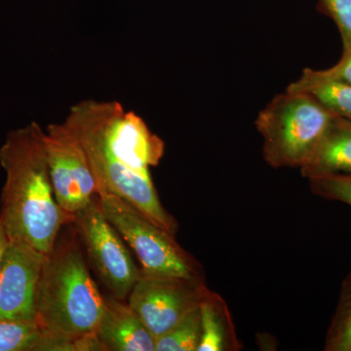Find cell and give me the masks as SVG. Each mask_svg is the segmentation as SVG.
<instances>
[{"instance_id": "obj_8", "label": "cell", "mask_w": 351, "mask_h": 351, "mask_svg": "<svg viewBox=\"0 0 351 351\" xmlns=\"http://www.w3.org/2000/svg\"><path fill=\"white\" fill-rule=\"evenodd\" d=\"M44 145L59 206L75 216L97 196V182L82 145L64 123L48 125Z\"/></svg>"}, {"instance_id": "obj_15", "label": "cell", "mask_w": 351, "mask_h": 351, "mask_svg": "<svg viewBox=\"0 0 351 351\" xmlns=\"http://www.w3.org/2000/svg\"><path fill=\"white\" fill-rule=\"evenodd\" d=\"M201 339L199 306L156 339V351H197Z\"/></svg>"}, {"instance_id": "obj_14", "label": "cell", "mask_w": 351, "mask_h": 351, "mask_svg": "<svg viewBox=\"0 0 351 351\" xmlns=\"http://www.w3.org/2000/svg\"><path fill=\"white\" fill-rule=\"evenodd\" d=\"M325 351H351V272L341 284L336 311L328 328Z\"/></svg>"}, {"instance_id": "obj_16", "label": "cell", "mask_w": 351, "mask_h": 351, "mask_svg": "<svg viewBox=\"0 0 351 351\" xmlns=\"http://www.w3.org/2000/svg\"><path fill=\"white\" fill-rule=\"evenodd\" d=\"M43 338L36 321L0 320V351H40Z\"/></svg>"}, {"instance_id": "obj_2", "label": "cell", "mask_w": 351, "mask_h": 351, "mask_svg": "<svg viewBox=\"0 0 351 351\" xmlns=\"http://www.w3.org/2000/svg\"><path fill=\"white\" fill-rule=\"evenodd\" d=\"M6 180L0 221L7 239L22 242L44 255L54 248L60 230L75 216L58 204L44 145V130L32 121L7 135L0 147Z\"/></svg>"}, {"instance_id": "obj_10", "label": "cell", "mask_w": 351, "mask_h": 351, "mask_svg": "<svg viewBox=\"0 0 351 351\" xmlns=\"http://www.w3.org/2000/svg\"><path fill=\"white\" fill-rule=\"evenodd\" d=\"M96 337L104 351H156V339L128 302L106 298Z\"/></svg>"}, {"instance_id": "obj_13", "label": "cell", "mask_w": 351, "mask_h": 351, "mask_svg": "<svg viewBox=\"0 0 351 351\" xmlns=\"http://www.w3.org/2000/svg\"><path fill=\"white\" fill-rule=\"evenodd\" d=\"M288 91L311 95L332 114L351 120V85L322 75L319 71L306 69Z\"/></svg>"}, {"instance_id": "obj_1", "label": "cell", "mask_w": 351, "mask_h": 351, "mask_svg": "<svg viewBox=\"0 0 351 351\" xmlns=\"http://www.w3.org/2000/svg\"><path fill=\"white\" fill-rule=\"evenodd\" d=\"M63 123L86 154L97 195L119 196L176 234L177 221L161 204L149 171L162 158L165 145L140 115L117 101L84 100L69 108Z\"/></svg>"}, {"instance_id": "obj_3", "label": "cell", "mask_w": 351, "mask_h": 351, "mask_svg": "<svg viewBox=\"0 0 351 351\" xmlns=\"http://www.w3.org/2000/svg\"><path fill=\"white\" fill-rule=\"evenodd\" d=\"M105 304L77 240L56 241L46 256L36 291V322L44 334L73 341L94 336Z\"/></svg>"}, {"instance_id": "obj_12", "label": "cell", "mask_w": 351, "mask_h": 351, "mask_svg": "<svg viewBox=\"0 0 351 351\" xmlns=\"http://www.w3.org/2000/svg\"><path fill=\"white\" fill-rule=\"evenodd\" d=\"M201 339L197 351H237L242 348L232 313L223 298L208 291L199 306Z\"/></svg>"}, {"instance_id": "obj_20", "label": "cell", "mask_w": 351, "mask_h": 351, "mask_svg": "<svg viewBox=\"0 0 351 351\" xmlns=\"http://www.w3.org/2000/svg\"><path fill=\"white\" fill-rule=\"evenodd\" d=\"M7 244H8V239H7L6 233L4 232L3 226L0 221V267H1L2 258H3Z\"/></svg>"}, {"instance_id": "obj_7", "label": "cell", "mask_w": 351, "mask_h": 351, "mask_svg": "<svg viewBox=\"0 0 351 351\" xmlns=\"http://www.w3.org/2000/svg\"><path fill=\"white\" fill-rule=\"evenodd\" d=\"M209 290L204 280L154 276L141 270L127 299L156 339L197 308Z\"/></svg>"}, {"instance_id": "obj_18", "label": "cell", "mask_w": 351, "mask_h": 351, "mask_svg": "<svg viewBox=\"0 0 351 351\" xmlns=\"http://www.w3.org/2000/svg\"><path fill=\"white\" fill-rule=\"evenodd\" d=\"M321 10L338 27L343 38V51L351 49V0H319Z\"/></svg>"}, {"instance_id": "obj_5", "label": "cell", "mask_w": 351, "mask_h": 351, "mask_svg": "<svg viewBox=\"0 0 351 351\" xmlns=\"http://www.w3.org/2000/svg\"><path fill=\"white\" fill-rule=\"evenodd\" d=\"M106 218L130 245L145 274L204 280L199 263L130 203L112 193L97 195Z\"/></svg>"}, {"instance_id": "obj_4", "label": "cell", "mask_w": 351, "mask_h": 351, "mask_svg": "<svg viewBox=\"0 0 351 351\" xmlns=\"http://www.w3.org/2000/svg\"><path fill=\"white\" fill-rule=\"evenodd\" d=\"M335 114L311 95L288 91L272 99L256 120L263 158L274 168L306 162Z\"/></svg>"}, {"instance_id": "obj_19", "label": "cell", "mask_w": 351, "mask_h": 351, "mask_svg": "<svg viewBox=\"0 0 351 351\" xmlns=\"http://www.w3.org/2000/svg\"><path fill=\"white\" fill-rule=\"evenodd\" d=\"M321 75L351 85V49L343 51L338 64L328 69L319 71Z\"/></svg>"}, {"instance_id": "obj_11", "label": "cell", "mask_w": 351, "mask_h": 351, "mask_svg": "<svg viewBox=\"0 0 351 351\" xmlns=\"http://www.w3.org/2000/svg\"><path fill=\"white\" fill-rule=\"evenodd\" d=\"M301 172L307 180L351 176V120L335 115Z\"/></svg>"}, {"instance_id": "obj_17", "label": "cell", "mask_w": 351, "mask_h": 351, "mask_svg": "<svg viewBox=\"0 0 351 351\" xmlns=\"http://www.w3.org/2000/svg\"><path fill=\"white\" fill-rule=\"evenodd\" d=\"M311 193L327 200L351 206V176H330L308 179Z\"/></svg>"}, {"instance_id": "obj_9", "label": "cell", "mask_w": 351, "mask_h": 351, "mask_svg": "<svg viewBox=\"0 0 351 351\" xmlns=\"http://www.w3.org/2000/svg\"><path fill=\"white\" fill-rule=\"evenodd\" d=\"M46 256L8 240L0 267V320L36 321V291Z\"/></svg>"}, {"instance_id": "obj_6", "label": "cell", "mask_w": 351, "mask_h": 351, "mask_svg": "<svg viewBox=\"0 0 351 351\" xmlns=\"http://www.w3.org/2000/svg\"><path fill=\"white\" fill-rule=\"evenodd\" d=\"M76 232L101 282L115 299L128 298L141 274L121 235L108 221L98 197L75 215Z\"/></svg>"}]
</instances>
